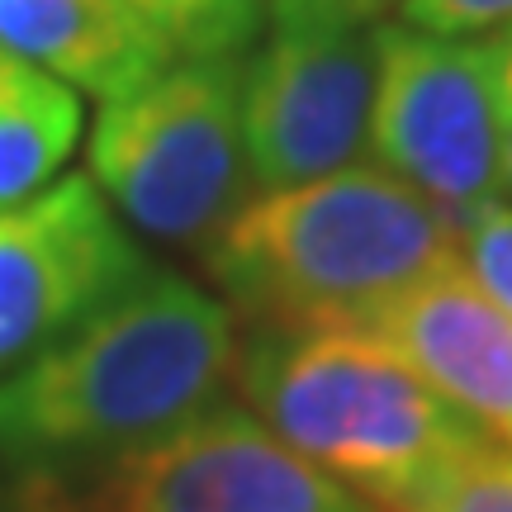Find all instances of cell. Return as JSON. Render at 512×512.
Here are the masks:
<instances>
[{"mask_svg": "<svg viewBox=\"0 0 512 512\" xmlns=\"http://www.w3.org/2000/svg\"><path fill=\"white\" fill-rule=\"evenodd\" d=\"M403 0H266L271 24H332V29H366L384 24Z\"/></svg>", "mask_w": 512, "mask_h": 512, "instance_id": "16", "label": "cell"}, {"mask_svg": "<svg viewBox=\"0 0 512 512\" xmlns=\"http://www.w3.org/2000/svg\"><path fill=\"white\" fill-rule=\"evenodd\" d=\"M0 48L100 100L176 62L119 0H0Z\"/></svg>", "mask_w": 512, "mask_h": 512, "instance_id": "10", "label": "cell"}, {"mask_svg": "<svg viewBox=\"0 0 512 512\" xmlns=\"http://www.w3.org/2000/svg\"><path fill=\"white\" fill-rule=\"evenodd\" d=\"M15 489L19 512H380L238 403H214L100 470Z\"/></svg>", "mask_w": 512, "mask_h": 512, "instance_id": "5", "label": "cell"}, {"mask_svg": "<svg viewBox=\"0 0 512 512\" xmlns=\"http://www.w3.org/2000/svg\"><path fill=\"white\" fill-rule=\"evenodd\" d=\"M380 29L271 24L242 57V143L252 185L285 190L356 166L370 147Z\"/></svg>", "mask_w": 512, "mask_h": 512, "instance_id": "7", "label": "cell"}, {"mask_svg": "<svg viewBox=\"0 0 512 512\" xmlns=\"http://www.w3.org/2000/svg\"><path fill=\"white\" fill-rule=\"evenodd\" d=\"M460 266L512 313V209L484 204L460 223Z\"/></svg>", "mask_w": 512, "mask_h": 512, "instance_id": "14", "label": "cell"}, {"mask_svg": "<svg viewBox=\"0 0 512 512\" xmlns=\"http://www.w3.org/2000/svg\"><path fill=\"white\" fill-rule=\"evenodd\" d=\"M403 24L437 38L512 34V0H403Z\"/></svg>", "mask_w": 512, "mask_h": 512, "instance_id": "15", "label": "cell"}, {"mask_svg": "<svg viewBox=\"0 0 512 512\" xmlns=\"http://www.w3.org/2000/svg\"><path fill=\"white\" fill-rule=\"evenodd\" d=\"M460 261V223L384 166L261 190L209 242V275L252 328H356Z\"/></svg>", "mask_w": 512, "mask_h": 512, "instance_id": "2", "label": "cell"}, {"mask_svg": "<svg viewBox=\"0 0 512 512\" xmlns=\"http://www.w3.org/2000/svg\"><path fill=\"white\" fill-rule=\"evenodd\" d=\"M233 384L256 418L380 512L489 451L475 422L356 328H256Z\"/></svg>", "mask_w": 512, "mask_h": 512, "instance_id": "3", "label": "cell"}, {"mask_svg": "<svg viewBox=\"0 0 512 512\" xmlns=\"http://www.w3.org/2000/svg\"><path fill=\"white\" fill-rule=\"evenodd\" d=\"M143 271L91 171L0 204V370L53 347Z\"/></svg>", "mask_w": 512, "mask_h": 512, "instance_id": "8", "label": "cell"}, {"mask_svg": "<svg viewBox=\"0 0 512 512\" xmlns=\"http://www.w3.org/2000/svg\"><path fill=\"white\" fill-rule=\"evenodd\" d=\"M238 318L176 271L124 294L0 380V460L67 479L195 422L238 375Z\"/></svg>", "mask_w": 512, "mask_h": 512, "instance_id": "1", "label": "cell"}, {"mask_svg": "<svg viewBox=\"0 0 512 512\" xmlns=\"http://www.w3.org/2000/svg\"><path fill=\"white\" fill-rule=\"evenodd\" d=\"M370 152L456 223L498 204L503 119L494 38H437L384 24Z\"/></svg>", "mask_w": 512, "mask_h": 512, "instance_id": "6", "label": "cell"}, {"mask_svg": "<svg viewBox=\"0 0 512 512\" xmlns=\"http://www.w3.org/2000/svg\"><path fill=\"white\" fill-rule=\"evenodd\" d=\"M399 512H512V451H479Z\"/></svg>", "mask_w": 512, "mask_h": 512, "instance_id": "13", "label": "cell"}, {"mask_svg": "<svg viewBox=\"0 0 512 512\" xmlns=\"http://www.w3.org/2000/svg\"><path fill=\"white\" fill-rule=\"evenodd\" d=\"M494 76H498V119H503V190H512V34L494 38Z\"/></svg>", "mask_w": 512, "mask_h": 512, "instance_id": "17", "label": "cell"}, {"mask_svg": "<svg viewBox=\"0 0 512 512\" xmlns=\"http://www.w3.org/2000/svg\"><path fill=\"white\" fill-rule=\"evenodd\" d=\"M91 181L143 233L209 247L252 200L242 143V57H176L100 100Z\"/></svg>", "mask_w": 512, "mask_h": 512, "instance_id": "4", "label": "cell"}, {"mask_svg": "<svg viewBox=\"0 0 512 512\" xmlns=\"http://www.w3.org/2000/svg\"><path fill=\"white\" fill-rule=\"evenodd\" d=\"M81 133L76 91L0 48V204L38 195Z\"/></svg>", "mask_w": 512, "mask_h": 512, "instance_id": "11", "label": "cell"}, {"mask_svg": "<svg viewBox=\"0 0 512 512\" xmlns=\"http://www.w3.org/2000/svg\"><path fill=\"white\" fill-rule=\"evenodd\" d=\"M356 332L408 361L484 437L512 451V313L460 261L384 299Z\"/></svg>", "mask_w": 512, "mask_h": 512, "instance_id": "9", "label": "cell"}, {"mask_svg": "<svg viewBox=\"0 0 512 512\" xmlns=\"http://www.w3.org/2000/svg\"><path fill=\"white\" fill-rule=\"evenodd\" d=\"M171 57H247L266 0H119Z\"/></svg>", "mask_w": 512, "mask_h": 512, "instance_id": "12", "label": "cell"}]
</instances>
